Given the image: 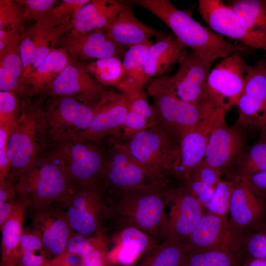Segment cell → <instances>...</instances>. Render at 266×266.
I'll list each match as a JSON object with an SVG mask.
<instances>
[{
    "label": "cell",
    "instance_id": "8",
    "mask_svg": "<svg viewBox=\"0 0 266 266\" xmlns=\"http://www.w3.org/2000/svg\"><path fill=\"white\" fill-rule=\"evenodd\" d=\"M100 144L72 137L55 145L53 151L76 190L100 186L105 154Z\"/></svg>",
    "mask_w": 266,
    "mask_h": 266
},
{
    "label": "cell",
    "instance_id": "25",
    "mask_svg": "<svg viewBox=\"0 0 266 266\" xmlns=\"http://www.w3.org/2000/svg\"><path fill=\"white\" fill-rule=\"evenodd\" d=\"M103 29L115 42L128 48L150 40L151 37L157 40L168 34L140 21L128 3Z\"/></svg>",
    "mask_w": 266,
    "mask_h": 266
},
{
    "label": "cell",
    "instance_id": "7",
    "mask_svg": "<svg viewBox=\"0 0 266 266\" xmlns=\"http://www.w3.org/2000/svg\"><path fill=\"white\" fill-rule=\"evenodd\" d=\"M36 105L25 107L13 125L7 146L11 168L7 178H18L36 162L46 146Z\"/></svg>",
    "mask_w": 266,
    "mask_h": 266
},
{
    "label": "cell",
    "instance_id": "54",
    "mask_svg": "<svg viewBox=\"0 0 266 266\" xmlns=\"http://www.w3.org/2000/svg\"><path fill=\"white\" fill-rule=\"evenodd\" d=\"M15 185L9 178L0 181V204H14L15 201Z\"/></svg>",
    "mask_w": 266,
    "mask_h": 266
},
{
    "label": "cell",
    "instance_id": "17",
    "mask_svg": "<svg viewBox=\"0 0 266 266\" xmlns=\"http://www.w3.org/2000/svg\"><path fill=\"white\" fill-rule=\"evenodd\" d=\"M237 107L236 123L260 129L266 126V62L247 64L242 93Z\"/></svg>",
    "mask_w": 266,
    "mask_h": 266
},
{
    "label": "cell",
    "instance_id": "21",
    "mask_svg": "<svg viewBox=\"0 0 266 266\" xmlns=\"http://www.w3.org/2000/svg\"><path fill=\"white\" fill-rule=\"evenodd\" d=\"M67 31L60 39L61 48L82 61L108 57L120 59L128 48L115 42L103 29L88 33Z\"/></svg>",
    "mask_w": 266,
    "mask_h": 266
},
{
    "label": "cell",
    "instance_id": "56",
    "mask_svg": "<svg viewBox=\"0 0 266 266\" xmlns=\"http://www.w3.org/2000/svg\"><path fill=\"white\" fill-rule=\"evenodd\" d=\"M0 266H25L17 262L1 263Z\"/></svg>",
    "mask_w": 266,
    "mask_h": 266
},
{
    "label": "cell",
    "instance_id": "57",
    "mask_svg": "<svg viewBox=\"0 0 266 266\" xmlns=\"http://www.w3.org/2000/svg\"></svg>",
    "mask_w": 266,
    "mask_h": 266
},
{
    "label": "cell",
    "instance_id": "29",
    "mask_svg": "<svg viewBox=\"0 0 266 266\" xmlns=\"http://www.w3.org/2000/svg\"><path fill=\"white\" fill-rule=\"evenodd\" d=\"M185 48L174 35L168 34L157 40L148 49L144 66L145 74L150 78L163 74L178 62Z\"/></svg>",
    "mask_w": 266,
    "mask_h": 266
},
{
    "label": "cell",
    "instance_id": "19",
    "mask_svg": "<svg viewBox=\"0 0 266 266\" xmlns=\"http://www.w3.org/2000/svg\"><path fill=\"white\" fill-rule=\"evenodd\" d=\"M234 181L228 227L238 245L245 232L262 223L266 207L263 200L255 195L245 181Z\"/></svg>",
    "mask_w": 266,
    "mask_h": 266
},
{
    "label": "cell",
    "instance_id": "14",
    "mask_svg": "<svg viewBox=\"0 0 266 266\" xmlns=\"http://www.w3.org/2000/svg\"><path fill=\"white\" fill-rule=\"evenodd\" d=\"M225 114H221L215 123L202 162L227 174L247 147V127L236 123L228 124Z\"/></svg>",
    "mask_w": 266,
    "mask_h": 266
},
{
    "label": "cell",
    "instance_id": "40",
    "mask_svg": "<svg viewBox=\"0 0 266 266\" xmlns=\"http://www.w3.org/2000/svg\"><path fill=\"white\" fill-rule=\"evenodd\" d=\"M244 258L266 260V225L262 223L245 232L238 240Z\"/></svg>",
    "mask_w": 266,
    "mask_h": 266
},
{
    "label": "cell",
    "instance_id": "50",
    "mask_svg": "<svg viewBox=\"0 0 266 266\" xmlns=\"http://www.w3.org/2000/svg\"><path fill=\"white\" fill-rule=\"evenodd\" d=\"M25 89L23 79L19 78L9 71L0 67V90L15 94Z\"/></svg>",
    "mask_w": 266,
    "mask_h": 266
},
{
    "label": "cell",
    "instance_id": "27",
    "mask_svg": "<svg viewBox=\"0 0 266 266\" xmlns=\"http://www.w3.org/2000/svg\"><path fill=\"white\" fill-rule=\"evenodd\" d=\"M126 1L93 0L84 5L71 20L69 30L88 33L103 29L126 5Z\"/></svg>",
    "mask_w": 266,
    "mask_h": 266
},
{
    "label": "cell",
    "instance_id": "28",
    "mask_svg": "<svg viewBox=\"0 0 266 266\" xmlns=\"http://www.w3.org/2000/svg\"><path fill=\"white\" fill-rule=\"evenodd\" d=\"M70 63L67 52L55 48L25 78V89L29 95L47 91L53 81Z\"/></svg>",
    "mask_w": 266,
    "mask_h": 266
},
{
    "label": "cell",
    "instance_id": "52",
    "mask_svg": "<svg viewBox=\"0 0 266 266\" xmlns=\"http://www.w3.org/2000/svg\"><path fill=\"white\" fill-rule=\"evenodd\" d=\"M256 196L266 198V170L257 172L244 180Z\"/></svg>",
    "mask_w": 266,
    "mask_h": 266
},
{
    "label": "cell",
    "instance_id": "11",
    "mask_svg": "<svg viewBox=\"0 0 266 266\" xmlns=\"http://www.w3.org/2000/svg\"><path fill=\"white\" fill-rule=\"evenodd\" d=\"M71 20L48 12L25 32L20 46L23 79L55 48L61 35L69 30Z\"/></svg>",
    "mask_w": 266,
    "mask_h": 266
},
{
    "label": "cell",
    "instance_id": "51",
    "mask_svg": "<svg viewBox=\"0 0 266 266\" xmlns=\"http://www.w3.org/2000/svg\"><path fill=\"white\" fill-rule=\"evenodd\" d=\"M24 33H16L0 30V54L20 46Z\"/></svg>",
    "mask_w": 266,
    "mask_h": 266
},
{
    "label": "cell",
    "instance_id": "13",
    "mask_svg": "<svg viewBox=\"0 0 266 266\" xmlns=\"http://www.w3.org/2000/svg\"><path fill=\"white\" fill-rule=\"evenodd\" d=\"M199 11L214 32L266 53V36L248 28L230 5L221 0H199Z\"/></svg>",
    "mask_w": 266,
    "mask_h": 266
},
{
    "label": "cell",
    "instance_id": "34",
    "mask_svg": "<svg viewBox=\"0 0 266 266\" xmlns=\"http://www.w3.org/2000/svg\"><path fill=\"white\" fill-rule=\"evenodd\" d=\"M143 86L126 80L116 85L125 98L127 111L146 118L153 126L157 123L154 107L148 102Z\"/></svg>",
    "mask_w": 266,
    "mask_h": 266
},
{
    "label": "cell",
    "instance_id": "37",
    "mask_svg": "<svg viewBox=\"0 0 266 266\" xmlns=\"http://www.w3.org/2000/svg\"><path fill=\"white\" fill-rule=\"evenodd\" d=\"M152 44L150 40H147L128 48L122 61L124 72L121 80L143 85L151 82L152 79L145 74L144 66L148 49Z\"/></svg>",
    "mask_w": 266,
    "mask_h": 266
},
{
    "label": "cell",
    "instance_id": "49",
    "mask_svg": "<svg viewBox=\"0 0 266 266\" xmlns=\"http://www.w3.org/2000/svg\"><path fill=\"white\" fill-rule=\"evenodd\" d=\"M90 1L89 0H63L49 12L56 16L69 17L72 19L80 8Z\"/></svg>",
    "mask_w": 266,
    "mask_h": 266
},
{
    "label": "cell",
    "instance_id": "24",
    "mask_svg": "<svg viewBox=\"0 0 266 266\" xmlns=\"http://www.w3.org/2000/svg\"><path fill=\"white\" fill-rule=\"evenodd\" d=\"M186 244L191 251L231 250L239 251L228 224L219 217L205 211L189 236Z\"/></svg>",
    "mask_w": 266,
    "mask_h": 266
},
{
    "label": "cell",
    "instance_id": "12",
    "mask_svg": "<svg viewBox=\"0 0 266 266\" xmlns=\"http://www.w3.org/2000/svg\"><path fill=\"white\" fill-rule=\"evenodd\" d=\"M178 63L179 68L172 76L162 79L166 86L180 100L197 105L209 100L207 80L213 63L200 58L185 48Z\"/></svg>",
    "mask_w": 266,
    "mask_h": 266
},
{
    "label": "cell",
    "instance_id": "33",
    "mask_svg": "<svg viewBox=\"0 0 266 266\" xmlns=\"http://www.w3.org/2000/svg\"><path fill=\"white\" fill-rule=\"evenodd\" d=\"M189 251L186 243L167 238L144 252L132 266H181Z\"/></svg>",
    "mask_w": 266,
    "mask_h": 266
},
{
    "label": "cell",
    "instance_id": "32",
    "mask_svg": "<svg viewBox=\"0 0 266 266\" xmlns=\"http://www.w3.org/2000/svg\"><path fill=\"white\" fill-rule=\"evenodd\" d=\"M27 204L15 199L13 210L0 228L1 232V263L16 262L19 243L23 232Z\"/></svg>",
    "mask_w": 266,
    "mask_h": 266
},
{
    "label": "cell",
    "instance_id": "3",
    "mask_svg": "<svg viewBox=\"0 0 266 266\" xmlns=\"http://www.w3.org/2000/svg\"><path fill=\"white\" fill-rule=\"evenodd\" d=\"M75 190L53 151L43 156L41 155L15 185L16 198L33 210L63 205Z\"/></svg>",
    "mask_w": 266,
    "mask_h": 266
},
{
    "label": "cell",
    "instance_id": "30",
    "mask_svg": "<svg viewBox=\"0 0 266 266\" xmlns=\"http://www.w3.org/2000/svg\"><path fill=\"white\" fill-rule=\"evenodd\" d=\"M266 170V126L261 129L256 141L247 146L227 173L230 180H244Z\"/></svg>",
    "mask_w": 266,
    "mask_h": 266
},
{
    "label": "cell",
    "instance_id": "38",
    "mask_svg": "<svg viewBox=\"0 0 266 266\" xmlns=\"http://www.w3.org/2000/svg\"><path fill=\"white\" fill-rule=\"evenodd\" d=\"M229 5L248 28L266 36V0H235Z\"/></svg>",
    "mask_w": 266,
    "mask_h": 266
},
{
    "label": "cell",
    "instance_id": "46",
    "mask_svg": "<svg viewBox=\"0 0 266 266\" xmlns=\"http://www.w3.org/2000/svg\"><path fill=\"white\" fill-rule=\"evenodd\" d=\"M20 46L0 54V67L3 68L16 77L23 79L22 62Z\"/></svg>",
    "mask_w": 266,
    "mask_h": 266
},
{
    "label": "cell",
    "instance_id": "23",
    "mask_svg": "<svg viewBox=\"0 0 266 266\" xmlns=\"http://www.w3.org/2000/svg\"><path fill=\"white\" fill-rule=\"evenodd\" d=\"M46 92L51 95L70 97L91 103L109 93L78 63L68 64Z\"/></svg>",
    "mask_w": 266,
    "mask_h": 266
},
{
    "label": "cell",
    "instance_id": "10",
    "mask_svg": "<svg viewBox=\"0 0 266 266\" xmlns=\"http://www.w3.org/2000/svg\"><path fill=\"white\" fill-rule=\"evenodd\" d=\"M104 164L100 187L105 194L126 190L153 181L129 152L120 137L105 139Z\"/></svg>",
    "mask_w": 266,
    "mask_h": 266
},
{
    "label": "cell",
    "instance_id": "42",
    "mask_svg": "<svg viewBox=\"0 0 266 266\" xmlns=\"http://www.w3.org/2000/svg\"><path fill=\"white\" fill-rule=\"evenodd\" d=\"M25 21L23 8L18 0H0V30L23 33Z\"/></svg>",
    "mask_w": 266,
    "mask_h": 266
},
{
    "label": "cell",
    "instance_id": "16",
    "mask_svg": "<svg viewBox=\"0 0 266 266\" xmlns=\"http://www.w3.org/2000/svg\"><path fill=\"white\" fill-rule=\"evenodd\" d=\"M225 109L213 106L199 123L181 138L177 161L171 174L184 181L203 161L215 123Z\"/></svg>",
    "mask_w": 266,
    "mask_h": 266
},
{
    "label": "cell",
    "instance_id": "18",
    "mask_svg": "<svg viewBox=\"0 0 266 266\" xmlns=\"http://www.w3.org/2000/svg\"><path fill=\"white\" fill-rule=\"evenodd\" d=\"M170 208L167 215V238L186 243L205 212V208L183 184L168 188Z\"/></svg>",
    "mask_w": 266,
    "mask_h": 266
},
{
    "label": "cell",
    "instance_id": "9",
    "mask_svg": "<svg viewBox=\"0 0 266 266\" xmlns=\"http://www.w3.org/2000/svg\"><path fill=\"white\" fill-rule=\"evenodd\" d=\"M63 205L74 232L88 237L105 234L110 223V206L99 186L76 189Z\"/></svg>",
    "mask_w": 266,
    "mask_h": 266
},
{
    "label": "cell",
    "instance_id": "22",
    "mask_svg": "<svg viewBox=\"0 0 266 266\" xmlns=\"http://www.w3.org/2000/svg\"><path fill=\"white\" fill-rule=\"evenodd\" d=\"M33 211L32 230L49 254L54 257L64 252L74 232L63 205L55 204Z\"/></svg>",
    "mask_w": 266,
    "mask_h": 266
},
{
    "label": "cell",
    "instance_id": "5",
    "mask_svg": "<svg viewBox=\"0 0 266 266\" xmlns=\"http://www.w3.org/2000/svg\"><path fill=\"white\" fill-rule=\"evenodd\" d=\"M133 157L153 181L167 180L177 161L180 142L156 123L125 141Z\"/></svg>",
    "mask_w": 266,
    "mask_h": 266
},
{
    "label": "cell",
    "instance_id": "6",
    "mask_svg": "<svg viewBox=\"0 0 266 266\" xmlns=\"http://www.w3.org/2000/svg\"><path fill=\"white\" fill-rule=\"evenodd\" d=\"M147 91L153 100L156 122L179 142L216 105L210 100L197 105L180 100L167 88L162 77L151 81Z\"/></svg>",
    "mask_w": 266,
    "mask_h": 266
},
{
    "label": "cell",
    "instance_id": "4",
    "mask_svg": "<svg viewBox=\"0 0 266 266\" xmlns=\"http://www.w3.org/2000/svg\"><path fill=\"white\" fill-rule=\"evenodd\" d=\"M52 96L45 106L36 105L46 146L55 145L87 130L99 101L86 103L70 97Z\"/></svg>",
    "mask_w": 266,
    "mask_h": 266
},
{
    "label": "cell",
    "instance_id": "26",
    "mask_svg": "<svg viewBox=\"0 0 266 266\" xmlns=\"http://www.w3.org/2000/svg\"><path fill=\"white\" fill-rule=\"evenodd\" d=\"M117 232L112 238L114 246L108 254L109 264L112 266H132L144 252L159 243L135 227H125Z\"/></svg>",
    "mask_w": 266,
    "mask_h": 266
},
{
    "label": "cell",
    "instance_id": "20",
    "mask_svg": "<svg viewBox=\"0 0 266 266\" xmlns=\"http://www.w3.org/2000/svg\"><path fill=\"white\" fill-rule=\"evenodd\" d=\"M127 112L122 94L109 91L97 104V110L89 128L75 137L100 143L107 138L120 137Z\"/></svg>",
    "mask_w": 266,
    "mask_h": 266
},
{
    "label": "cell",
    "instance_id": "45",
    "mask_svg": "<svg viewBox=\"0 0 266 266\" xmlns=\"http://www.w3.org/2000/svg\"><path fill=\"white\" fill-rule=\"evenodd\" d=\"M184 182L188 189L205 208L212 199L215 188L205 185L191 175Z\"/></svg>",
    "mask_w": 266,
    "mask_h": 266
},
{
    "label": "cell",
    "instance_id": "47",
    "mask_svg": "<svg viewBox=\"0 0 266 266\" xmlns=\"http://www.w3.org/2000/svg\"><path fill=\"white\" fill-rule=\"evenodd\" d=\"M10 130L5 125L0 123V181L8 176L11 163L7 154V146Z\"/></svg>",
    "mask_w": 266,
    "mask_h": 266
},
{
    "label": "cell",
    "instance_id": "2",
    "mask_svg": "<svg viewBox=\"0 0 266 266\" xmlns=\"http://www.w3.org/2000/svg\"><path fill=\"white\" fill-rule=\"evenodd\" d=\"M142 7L162 20L186 48L208 62L244 51L245 48L231 43L223 36L195 20L191 14L176 7L169 0H127Z\"/></svg>",
    "mask_w": 266,
    "mask_h": 266
},
{
    "label": "cell",
    "instance_id": "1",
    "mask_svg": "<svg viewBox=\"0 0 266 266\" xmlns=\"http://www.w3.org/2000/svg\"><path fill=\"white\" fill-rule=\"evenodd\" d=\"M167 180H158L105 194L110 206V223L117 230L137 228L161 243L166 239L169 203Z\"/></svg>",
    "mask_w": 266,
    "mask_h": 266
},
{
    "label": "cell",
    "instance_id": "39",
    "mask_svg": "<svg viewBox=\"0 0 266 266\" xmlns=\"http://www.w3.org/2000/svg\"><path fill=\"white\" fill-rule=\"evenodd\" d=\"M78 63L102 86H116L124 75L123 63L120 59L117 57H108Z\"/></svg>",
    "mask_w": 266,
    "mask_h": 266
},
{
    "label": "cell",
    "instance_id": "43",
    "mask_svg": "<svg viewBox=\"0 0 266 266\" xmlns=\"http://www.w3.org/2000/svg\"><path fill=\"white\" fill-rule=\"evenodd\" d=\"M18 104L15 94L0 91V123L11 129L19 113Z\"/></svg>",
    "mask_w": 266,
    "mask_h": 266
},
{
    "label": "cell",
    "instance_id": "31",
    "mask_svg": "<svg viewBox=\"0 0 266 266\" xmlns=\"http://www.w3.org/2000/svg\"><path fill=\"white\" fill-rule=\"evenodd\" d=\"M66 250L78 254L84 266H109L108 242L105 234L88 237L73 232L66 245Z\"/></svg>",
    "mask_w": 266,
    "mask_h": 266
},
{
    "label": "cell",
    "instance_id": "55",
    "mask_svg": "<svg viewBox=\"0 0 266 266\" xmlns=\"http://www.w3.org/2000/svg\"><path fill=\"white\" fill-rule=\"evenodd\" d=\"M241 266H266V260L245 257L244 258Z\"/></svg>",
    "mask_w": 266,
    "mask_h": 266
},
{
    "label": "cell",
    "instance_id": "15",
    "mask_svg": "<svg viewBox=\"0 0 266 266\" xmlns=\"http://www.w3.org/2000/svg\"><path fill=\"white\" fill-rule=\"evenodd\" d=\"M246 65L240 53L222 59L209 73V100L227 111L237 105L244 87Z\"/></svg>",
    "mask_w": 266,
    "mask_h": 266
},
{
    "label": "cell",
    "instance_id": "53",
    "mask_svg": "<svg viewBox=\"0 0 266 266\" xmlns=\"http://www.w3.org/2000/svg\"><path fill=\"white\" fill-rule=\"evenodd\" d=\"M52 266H84L82 258L78 254L66 250L53 257L50 261Z\"/></svg>",
    "mask_w": 266,
    "mask_h": 266
},
{
    "label": "cell",
    "instance_id": "48",
    "mask_svg": "<svg viewBox=\"0 0 266 266\" xmlns=\"http://www.w3.org/2000/svg\"><path fill=\"white\" fill-rule=\"evenodd\" d=\"M222 174V172L219 169L202 162L190 175L193 176L205 185L215 188L221 180Z\"/></svg>",
    "mask_w": 266,
    "mask_h": 266
},
{
    "label": "cell",
    "instance_id": "36",
    "mask_svg": "<svg viewBox=\"0 0 266 266\" xmlns=\"http://www.w3.org/2000/svg\"><path fill=\"white\" fill-rule=\"evenodd\" d=\"M244 257L237 251H189L181 266H241Z\"/></svg>",
    "mask_w": 266,
    "mask_h": 266
},
{
    "label": "cell",
    "instance_id": "44",
    "mask_svg": "<svg viewBox=\"0 0 266 266\" xmlns=\"http://www.w3.org/2000/svg\"><path fill=\"white\" fill-rule=\"evenodd\" d=\"M23 8L25 21H36L49 12L55 5V0H18Z\"/></svg>",
    "mask_w": 266,
    "mask_h": 266
},
{
    "label": "cell",
    "instance_id": "35",
    "mask_svg": "<svg viewBox=\"0 0 266 266\" xmlns=\"http://www.w3.org/2000/svg\"><path fill=\"white\" fill-rule=\"evenodd\" d=\"M49 255L41 240L32 229L23 231L17 263L25 266H52L48 260Z\"/></svg>",
    "mask_w": 266,
    "mask_h": 266
},
{
    "label": "cell",
    "instance_id": "41",
    "mask_svg": "<svg viewBox=\"0 0 266 266\" xmlns=\"http://www.w3.org/2000/svg\"><path fill=\"white\" fill-rule=\"evenodd\" d=\"M234 180H220L216 185L214 195L205 207V211L213 214L228 224Z\"/></svg>",
    "mask_w": 266,
    "mask_h": 266
}]
</instances>
